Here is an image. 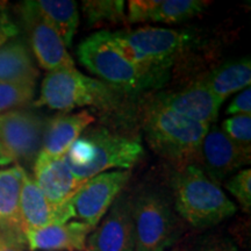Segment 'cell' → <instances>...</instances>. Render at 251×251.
Wrapping results in <instances>:
<instances>
[{
    "instance_id": "obj_19",
    "label": "cell",
    "mask_w": 251,
    "mask_h": 251,
    "mask_svg": "<svg viewBox=\"0 0 251 251\" xmlns=\"http://www.w3.org/2000/svg\"><path fill=\"white\" fill-rule=\"evenodd\" d=\"M39 71L30 52L21 41H8L0 47V83L35 84Z\"/></svg>"
},
{
    "instance_id": "obj_26",
    "label": "cell",
    "mask_w": 251,
    "mask_h": 251,
    "mask_svg": "<svg viewBox=\"0 0 251 251\" xmlns=\"http://www.w3.org/2000/svg\"><path fill=\"white\" fill-rule=\"evenodd\" d=\"M225 187L235 197L244 212L251 209V170L243 169L226 180Z\"/></svg>"
},
{
    "instance_id": "obj_11",
    "label": "cell",
    "mask_w": 251,
    "mask_h": 251,
    "mask_svg": "<svg viewBox=\"0 0 251 251\" xmlns=\"http://www.w3.org/2000/svg\"><path fill=\"white\" fill-rule=\"evenodd\" d=\"M87 251H135L133 200L119 194L107 215L87 237Z\"/></svg>"
},
{
    "instance_id": "obj_27",
    "label": "cell",
    "mask_w": 251,
    "mask_h": 251,
    "mask_svg": "<svg viewBox=\"0 0 251 251\" xmlns=\"http://www.w3.org/2000/svg\"><path fill=\"white\" fill-rule=\"evenodd\" d=\"M161 0H130L128 2L127 21L133 24L151 23L153 13Z\"/></svg>"
},
{
    "instance_id": "obj_5",
    "label": "cell",
    "mask_w": 251,
    "mask_h": 251,
    "mask_svg": "<svg viewBox=\"0 0 251 251\" xmlns=\"http://www.w3.org/2000/svg\"><path fill=\"white\" fill-rule=\"evenodd\" d=\"M77 56L87 70L114 89L136 92L158 84L119 51L108 30L98 31L84 40L78 46Z\"/></svg>"
},
{
    "instance_id": "obj_28",
    "label": "cell",
    "mask_w": 251,
    "mask_h": 251,
    "mask_svg": "<svg viewBox=\"0 0 251 251\" xmlns=\"http://www.w3.org/2000/svg\"><path fill=\"white\" fill-rule=\"evenodd\" d=\"M226 114L231 115H251V87L241 91L229 103Z\"/></svg>"
},
{
    "instance_id": "obj_7",
    "label": "cell",
    "mask_w": 251,
    "mask_h": 251,
    "mask_svg": "<svg viewBox=\"0 0 251 251\" xmlns=\"http://www.w3.org/2000/svg\"><path fill=\"white\" fill-rule=\"evenodd\" d=\"M135 251H164L177 242L180 224L168 199L146 191L133 200Z\"/></svg>"
},
{
    "instance_id": "obj_13",
    "label": "cell",
    "mask_w": 251,
    "mask_h": 251,
    "mask_svg": "<svg viewBox=\"0 0 251 251\" xmlns=\"http://www.w3.org/2000/svg\"><path fill=\"white\" fill-rule=\"evenodd\" d=\"M33 179L46 199L56 208L67 207L75 194L86 183L72 174L64 156L49 158L41 153L34 162Z\"/></svg>"
},
{
    "instance_id": "obj_9",
    "label": "cell",
    "mask_w": 251,
    "mask_h": 251,
    "mask_svg": "<svg viewBox=\"0 0 251 251\" xmlns=\"http://www.w3.org/2000/svg\"><path fill=\"white\" fill-rule=\"evenodd\" d=\"M130 177V170H118L87 179L69 201L75 218L96 228Z\"/></svg>"
},
{
    "instance_id": "obj_15",
    "label": "cell",
    "mask_w": 251,
    "mask_h": 251,
    "mask_svg": "<svg viewBox=\"0 0 251 251\" xmlns=\"http://www.w3.org/2000/svg\"><path fill=\"white\" fill-rule=\"evenodd\" d=\"M157 101L181 117L208 127L215 125L222 105L203 79L196 81L179 92L164 94Z\"/></svg>"
},
{
    "instance_id": "obj_23",
    "label": "cell",
    "mask_w": 251,
    "mask_h": 251,
    "mask_svg": "<svg viewBox=\"0 0 251 251\" xmlns=\"http://www.w3.org/2000/svg\"><path fill=\"white\" fill-rule=\"evenodd\" d=\"M83 13L89 26L101 23H125L127 20L124 0H85L81 2Z\"/></svg>"
},
{
    "instance_id": "obj_32",
    "label": "cell",
    "mask_w": 251,
    "mask_h": 251,
    "mask_svg": "<svg viewBox=\"0 0 251 251\" xmlns=\"http://www.w3.org/2000/svg\"><path fill=\"white\" fill-rule=\"evenodd\" d=\"M170 251H180L179 249H174V250H170Z\"/></svg>"
},
{
    "instance_id": "obj_29",
    "label": "cell",
    "mask_w": 251,
    "mask_h": 251,
    "mask_svg": "<svg viewBox=\"0 0 251 251\" xmlns=\"http://www.w3.org/2000/svg\"><path fill=\"white\" fill-rule=\"evenodd\" d=\"M19 34V27L9 17L5 2L0 1V47Z\"/></svg>"
},
{
    "instance_id": "obj_3",
    "label": "cell",
    "mask_w": 251,
    "mask_h": 251,
    "mask_svg": "<svg viewBox=\"0 0 251 251\" xmlns=\"http://www.w3.org/2000/svg\"><path fill=\"white\" fill-rule=\"evenodd\" d=\"M142 156L143 148L139 141L96 127L81 134L64 159L72 174L86 181L112 169L130 170Z\"/></svg>"
},
{
    "instance_id": "obj_21",
    "label": "cell",
    "mask_w": 251,
    "mask_h": 251,
    "mask_svg": "<svg viewBox=\"0 0 251 251\" xmlns=\"http://www.w3.org/2000/svg\"><path fill=\"white\" fill-rule=\"evenodd\" d=\"M37 12L56 30L64 46L71 47L78 27V8L74 0H36Z\"/></svg>"
},
{
    "instance_id": "obj_2",
    "label": "cell",
    "mask_w": 251,
    "mask_h": 251,
    "mask_svg": "<svg viewBox=\"0 0 251 251\" xmlns=\"http://www.w3.org/2000/svg\"><path fill=\"white\" fill-rule=\"evenodd\" d=\"M171 187L176 212L196 228L213 227L236 213V205L199 164L175 170Z\"/></svg>"
},
{
    "instance_id": "obj_31",
    "label": "cell",
    "mask_w": 251,
    "mask_h": 251,
    "mask_svg": "<svg viewBox=\"0 0 251 251\" xmlns=\"http://www.w3.org/2000/svg\"><path fill=\"white\" fill-rule=\"evenodd\" d=\"M0 251H24L23 244L0 231Z\"/></svg>"
},
{
    "instance_id": "obj_18",
    "label": "cell",
    "mask_w": 251,
    "mask_h": 251,
    "mask_svg": "<svg viewBox=\"0 0 251 251\" xmlns=\"http://www.w3.org/2000/svg\"><path fill=\"white\" fill-rule=\"evenodd\" d=\"M24 170L21 165L0 169V231L23 246L26 243L20 218Z\"/></svg>"
},
{
    "instance_id": "obj_12",
    "label": "cell",
    "mask_w": 251,
    "mask_h": 251,
    "mask_svg": "<svg viewBox=\"0 0 251 251\" xmlns=\"http://www.w3.org/2000/svg\"><path fill=\"white\" fill-rule=\"evenodd\" d=\"M198 162L209 179L218 184L250 164L251 152L235 144L216 125H213L200 147Z\"/></svg>"
},
{
    "instance_id": "obj_30",
    "label": "cell",
    "mask_w": 251,
    "mask_h": 251,
    "mask_svg": "<svg viewBox=\"0 0 251 251\" xmlns=\"http://www.w3.org/2000/svg\"><path fill=\"white\" fill-rule=\"evenodd\" d=\"M197 251H238V249L230 238L212 235L203 238Z\"/></svg>"
},
{
    "instance_id": "obj_20",
    "label": "cell",
    "mask_w": 251,
    "mask_h": 251,
    "mask_svg": "<svg viewBox=\"0 0 251 251\" xmlns=\"http://www.w3.org/2000/svg\"><path fill=\"white\" fill-rule=\"evenodd\" d=\"M207 86L220 102L231 94L250 87L251 84V62L249 57L227 62L215 69L209 76L203 79Z\"/></svg>"
},
{
    "instance_id": "obj_22",
    "label": "cell",
    "mask_w": 251,
    "mask_h": 251,
    "mask_svg": "<svg viewBox=\"0 0 251 251\" xmlns=\"http://www.w3.org/2000/svg\"><path fill=\"white\" fill-rule=\"evenodd\" d=\"M209 4L203 0H161L151 23H181L200 14Z\"/></svg>"
},
{
    "instance_id": "obj_1",
    "label": "cell",
    "mask_w": 251,
    "mask_h": 251,
    "mask_svg": "<svg viewBox=\"0 0 251 251\" xmlns=\"http://www.w3.org/2000/svg\"><path fill=\"white\" fill-rule=\"evenodd\" d=\"M208 126L181 117L156 101L143 119L146 140L153 151L170 162L176 170L198 164L200 147Z\"/></svg>"
},
{
    "instance_id": "obj_8",
    "label": "cell",
    "mask_w": 251,
    "mask_h": 251,
    "mask_svg": "<svg viewBox=\"0 0 251 251\" xmlns=\"http://www.w3.org/2000/svg\"><path fill=\"white\" fill-rule=\"evenodd\" d=\"M47 119L28 109L0 114V168L35 162L42 147Z\"/></svg>"
},
{
    "instance_id": "obj_4",
    "label": "cell",
    "mask_w": 251,
    "mask_h": 251,
    "mask_svg": "<svg viewBox=\"0 0 251 251\" xmlns=\"http://www.w3.org/2000/svg\"><path fill=\"white\" fill-rule=\"evenodd\" d=\"M109 37L128 61L157 83L164 79L166 71L190 41V35L183 31L149 26L109 31Z\"/></svg>"
},
{
    "instance_id": "obj_6",
    "label": "cell",
    "mask_w": 251,
    "mask_h": 251,
    "mask_svg": "<svg viewBox=\"0 0 251 251\" xmlns=\"http://www.w3.org/2000/svg\"><path fill=\"white\" fill-rule=\"evenodd\" d=\"M114 94L108 85L93 79L74 69L48 71L41 85L40 98L35 106L69 112L84 106L106 107Z\"/></svg>"
},
{
    "instance_id": "obj_17",
    "label": "cell",
    "mask_w": 251,
    "mask_h": 251,
    "mask_svg": "<svg viewBox=\"0 0 251 251\" xmlns=\"http://www.w3.org/2000/svg\"><path fill=\"white\" fill-rule=\"evenodd\" d=\"M94 230L81 221L52 225L25 233L31 251H87V237Z\"/></svg>"
},
{
    "instance_id": "obj_16",
    "label": "cell",
    "mask_w": 251,
    "mask_h": 251,
    "mask_svg": "<svg viewBox=\"0 0 251 251\" xmlns=\"http://www.w3.org/2000/svg\"><path fill=\"white\" fill-rule=\"evenodd\" d=\"M94 121L96 119L87 111L65 112L49 119L46 124L40 153L49 158H61Z\"/></svg>"
},
{
    "instance_id": "obj_25",
    "label": "cell",
    "mask_w": 251,
    "mask_h": 251,
    "mask_svg": "<svg viewBox=\"0 0 251 251\" xmlns=\"http://www.w3.org/2000/svg\"><path fill=\"white\" fill-rule=\"evenodd\" d=\"M220 129L235 144L251 152V115H235L226 119Z\"/></svg>"
},
{
    "instance_id": "obj_14",
    "label": "cell",
    "mask_w": 251,
    "mask_h": 251,
    "mask_svg": "<svg viewBox=\"0 0 251 251\" xmlns=\"http://www.w3.org/2000/svg\"><path fill=\"white\" fill-rule=\"evenodd\" d=\"M20 218L25 234L26 231L48 226L67 224L75 216L70 203L63 208H56L52 206L43 196L33 177L24 170L20 193Z\"/></svg>"
},
{
    "instance_id": "obj_24",
    "label": "cell",
    "mask_w": 251,
    "mask_h": 251,
    "mask_svg": "<svg viewBox=\"0 0 251 251\" xmlns=\"http://www.w3.org/2000/svg\"><path fill=\"white\" fill-rule=\"evenodd\" d=\"M35 84L0 83V114L26 106L34 98Z\"/></svg>"
},
{
    "instance_id": "obj_10",
    "label": "cell",
    "mask_w": 251,
    "mask_h": 251,
    "mask_svg": "<svg viewBox=\"0 0 251 251\" xmlns=\"http://www.w3.org/2000/svg\"><path fill=\"white\" fill-rule=\"evenodd\" d=\"M19 8L31 49L41 68L48 71L76 68L61 37L37 12L33 1H24Z\"/></svg>"
}]
</instances>
